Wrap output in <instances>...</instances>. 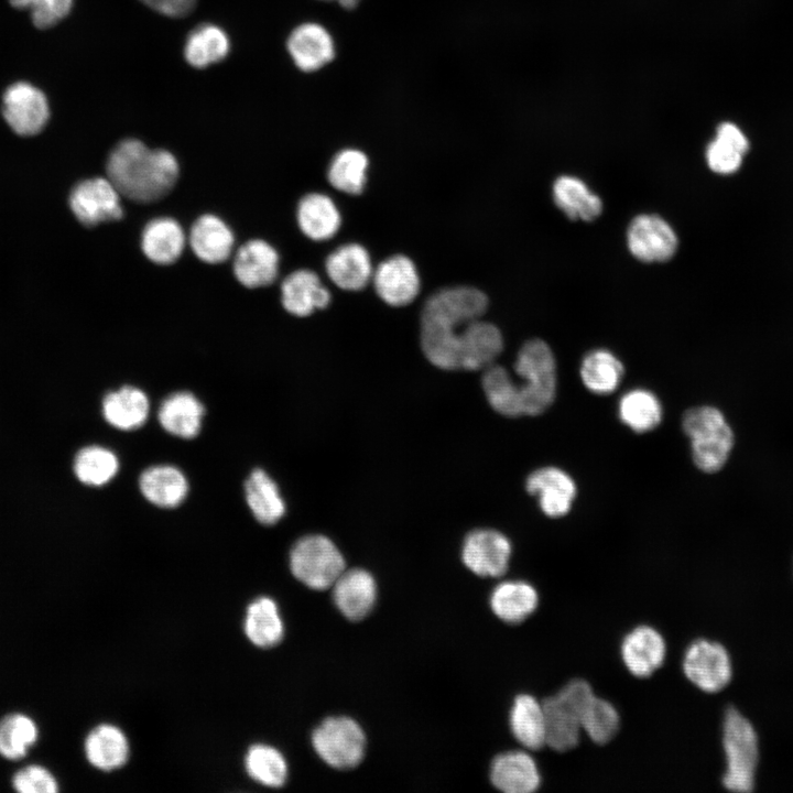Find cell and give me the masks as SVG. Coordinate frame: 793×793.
I'll return each instance as SVG.
<instances>
[{
  "label": "cell",
  "instance_id": "10",
  "mask_svg": "<svg viewBox=\"0 0 793 793\" xmlns=\"http://www.w3.org/2000/svg\"><path fill=\"white\" fill-rule=\"evenodd\" d=\"M120 198V193L108 177H93L73 187L69 207L79 222L93 227L122 218Z\"/></svg>",
  "mask_w": 793,
  "mask_h": 793
},
{
  "label": "cell",
  "instance_id": "26",
  "mask_svg": "<svg viewBox=\"0 0 793 793\" xmlns=\"http://www.w3.org/2000/svg\"><path fill=\"white\" fill-rule=\"evenodd\" d=\"M296 218L302 232L315 241L334 237L341 222L333 199L321 193L307 194L300 200Z\"/></svg>",
  "mask_w": 793,
  "mask_h": 793
},
{
  "label": "cell",
  "instance_id": "46",
  "mask_svg": "<svg viewBox=\"0 0 793 793\" xmlns=\"http://www.w3.org/2000/svg\"><path fill=\"white\" fill-rule=\"evenodd\" d=\"M74 0H10L17 9H28L35 26L46 29L55 25L72 10Z\"/></svg>",
  "mask_w": 793,
  "mask_h": 793
},
{
  "label": "cell",
  "instance_id": "25",
  "mask_svg": "<svg viewBox=\"0 0 793 793\" xmlns=\"http://www.w3.org/2000/svg\"><path fill=\"white\" fill-rule=\"evenodd\" d=\"M186 238L181 225L173 218L150 220L141 235L144 256L156 264H171L182 254Z\"/></svg>",
  "mask_w": 793,
  "mask_h": 793
},
{
  "label": "cell",
  "instance_id": "13",
  "mask_svg": "<svg viewBox=\"0 0 793 793\" xmlns=\"http://www.w3.org/2000/svg\"><path fill=\"white\" fill-rule=\"evenodd\" d=\"M627 243L634 258L642 262H664L677 249V236L663 218L656 215H639L632 219L627 231Z\"/></svg>",
  "mask_w": 793,
  "mask_h": 793
},
{
  "label": "cell",
  "instance_id": "8",
  "mask_svg": "<svg viewBox=\"0 0 793 793\" xmlns=\"http://www.w3.org/2000/svg\"><path fill=\"white\" fill-rule=\"evenodd\" d=\"M315 752L328 765L346 770L358 765L365 754L366 737L357 721L349 717H329L312 734Z\"/></svg>",
  "mask_w": 793,
  "mask_h": 793
},
{
  "label": "cell",
  "instance_id": "22",
  "mask_svg": "<svg viewBox=\"0 0 793 793\" xmlns=\"http://www.w3.org/2000/svg\"><path fill=\"white\" fill-rule=\"evenodd\" d=\"M283 307L292 315L305 317L315 309L327 307L332 300L329 291L318 275L311 270H297L289 274L281 285Z\"/></svg>",
  "mask_w": 793,
  "mask_h": 793
},
{
  "label": "cell",
  "instance_id": "4",
  "mask_svg": "<svg viewBox=\"0 0 793 793\" xmlns=\"http://www.w3.org/2000/svg\"><path fill=\"white\" fill-rule=\"evenodd\" d=\"M514 371L521 379L517 383L523 415L543 413L556 394V362L550 346L541 339L526 341L517 355Z\"/></svg>",
  "mask_w": 793,
  "mask_h": 793
},
{
  "label": "cell",
  "instance_id": "16",
  "mask_svg": "<svg viewBox=\"0 0 793 793\" xmlns=\"http://www.w3.org/2000/svg\"><path fill=\"white\" fill-rule=\"evenodd\" d=\"M666 645L662 634L650 626H639L628 632L620 645L621 659L637 677H649L664 662Z\"/></svg>",
  "mask_w": 793,
  "mask_h": 793
},
{
  "label": "cell",
  "instance_id": "27",
  "mask_svg": "<svg viewBox=\"0 0 793 793\" xmlns=\"http://www.w3.org/2000/svg\"><path fill=\"white\" fill-rule=\"evenodd\" d=\"M204 412L199 400L183 391L169 395L162 402L157 417L167 433L181 438H193L200 431Z\"/></svg>",
  "mask_w": 793,
  "mask_h": 793
},
{
  "label": "cell",
  "instance_id": "35",
  "mask_svg": "<svg viewBox=\"0 0 793 793\" xmlns=\"http://www.w3.org/2000/svg\"><path fill=\"white\" fill-rule=\"evenodd\" d=\"M246 500L256 520L265 525L276 523L285 504L274 480L262 469H254L245 484Z\"/></svg>",
  "mask_w": 793,
  "mask_h": 793
},
{
  "label": "cell",
  "instance_id": "39",
  "mask_svg": "<svg viewBox=\"0 0 793 793\" xmlns=\"http://www.w3.org/2000/svg\"><path fill=\"white\" fill-rule=\"evenodd\" d=\"M620 421L636 433L654 430L662 421L663 410L658 397L647 389H632L618 403Z\"/></svg>",
  "mask_w": 793,
  "mask_h": 793
},
{
  "label": "cell",
  "instance_id": "48",
  "mask_svg": "<svg viewBox=\"0 0 793 793\" xmlns=\"http://www.w3.org/2000/svg\"><path fill=\"white\" fill-rule=\"evenodd\" d=\"M150 9L171 18L188 14L195 8L197 0H140Z\"/></svg>",
  "mask_w": 793,
  "mask_h": 793
},
{
  "label": "cell",
  "instance_id": "43",
  "mask_svg": "<svg viewBox=\"0 0 793 793\" xmlns=\"http://www.w3.org/2000/svg\"><path fill=\"white\" fill-rule=\"evenodd\" d=\"M245 765L248 774L260 784L282 786L287 778V763L274 747L257 743L249 748Z\"/></svg>",
  "mask_w": 793,
  "mask_h": 793
},
{
  "label": "cell",
  "instance_id": "12",
  "mask_svg": "<svg viewBox=\"0 0 793 793\" xmlns=\"http://www.w3.org/2000/svg\"><path fill=\"white\" fill-rule=\"evenodd\" d=\"M512 554L509 539L492 529L471 531L464 541L461 558L467 568L481 577L502 576Z\"/></svg>",
  "mask_w": 793,
  "mask_h": 793
},
{
  "label": "cell",
  "instance_id": "14",
  "mask_svg": "<svg viewBox=\"0 0 793 793\" xmlns=\"http://www.w3.org/2000/svg\"><path fill=\"white\" fill-rule=\"evenodd\" d=\"M525 488L530 495L537 498L542 512L550 518L566 515L577 493L573 478L554 466L537 468L531 472Z\"/></svg>",
  "mask_w": 793,
  "mask_h": 793
},
{
  "label": "cell",
  "instance_id": "33",
  "mask_svg": "<svg viewBox=\"0 0 793 793\" xmlns=\"http://www.w3.org/2000/svg\"><path fill=\"white\" fill-rule=\"evenodd\" d=\"M84 748L87 760L104 771L120 768L129 757L127 737L118 727L110 724L95 727L88 734Z\"/></svg>",
  "mask_w": 793,
  "mask_h": 793
},
{
  "label": "cell",
  "instance_id": "42",
  "mask_svg": "<svg viewBox=\"0 0 793 793\" xmlns=\"http://www.w3.org/2000/svg\"><path fill=\"white\" fill-rule=\"evenodd\" d=\"M367 155L357 149H345L332 160L327 177L330 185L344 193L358 195L366 185Z\"/></svg>",
  "mask_w": 793,
  "mask_h": 793
},
{
  "label": "cell",
  "instance_id": "5",
  "mask_svg": "<svg viewBox=\"0 0 793 793\" xmlns=\"http://www.w3.org/2000/svg\"><path fill=\"white\" fill-rule=\"evenodd\" d=\"M594 695L591 686L586 681L576 678L542 702L546 725V745L550 748L564 752L578 745L582 716Z\"/></svg>",
  "mask_w": 793,
  "mask_h": 793
},
{
  "label": "cell",
  "instance_id": "15",
  "mask_svg": "<svg viewBox=\"0 0 793 793\" xmlns=\"http://www.w3.org/2000/svg\"><path fill=\"white\" fill-rule=\"evenodd\" d=\"M371 280L379 297L391 306L408 305L420 292L417 270L412 260L402 254L382 261L373 270Z\"/></svg>",
  "mask_w": 793,
  "mask_h": 793
},
{
  "label": "cell",
  "instance_id": "30",
  "mask_svg": "<svg viewBox=\"0 0 793 793\" xmlns=\"http://www.w3.org/2000/svg\"><path fill=\"white\" fill-rule=\"evenodd\" d=\"M510 728L519 743L529 750L546 745V725L543 705L529 694L518 695L510 710Z\"/></svg>",
  "mask_w": 793,
  "mask_h": 793
},
{
  "label": "cell",
  "instance_id": "36",
  "mask_svg": "<svg viewBox=\"0 0 793 793\" xmlns=\"http://www.w3.org/2000/svg\"><path fill=\"white\" fill-rule=\"evenodd\" d=\"M579 373L587 390L597 395H607L619 387L624 368L611 351L595 349L583 358Z\"/></svg>",
  "mask_w": 793,
  "mask_h": 793
},
{
  "label": "cell",
  "instance_id": "19",
  "mask_svg": "<svg viewBox=\"0 0 793 793\" xmlns=\"http://www.w3.org/2000/svg\"><path fill=\"white\" fill-rule=\"evenodd\" d=\"M491 783L506 793H532L541 784L535 760L525 751L513 750L497 756L490 767Z\"/></svg>",
  "mask_w": 793,
  "mask_h": 793
},
{
  "label": "cell",
  "instance_id": "2",
  "mask_svg": "<svg viewBox=\"0 0 793 793\" xmlns=\"http://www.w3.org/2000/svg\"><path fill=\"white\" fill-rule=\"evenodd\" d=\"M107 175L121 196L137 203H153L174 187L178 163L166 150L150 149L140 140L124 139L108 156Z\"/></svg>",
  "mask_w": 793,
  "mask_h": 793
},
{
  "label": "cell",
  "instance_id": "1",
  "mask_svg": "<svg viewBox=\"0 0 793 793\" xmlns=\"http://www.w3.org/2000/svg\"><path fill=\"white\" fill-rule=\"evenodd\" d=\"M487 306V296L472 286H452L432 294L421 315V347L426 359L444 370L459 369L461 332L480 318Z\"/></svg>",
  "mask_w": 793,
  "mask_h": 793
},
{
  "label": "cell",
  "instance_id": "9",
  "mask_svg": "<svg viewBox=\"0 0 793 793\" xmlns=\"http://www.w3.org/2000/svg\"><path fill=\"white\" fill-rule=\"evenodd\" d=\"M682 666L687 680L706 693L721 691L732 675L730 656L725 647L706 639L689 644Z\"/></svg>",
  "mask_w": 793,
  "mask_h": 793
},
{
  "label": "cell",
  "instance_id": "41",
  "mask_svg": "<svg viewBox=\"0 0 793 793\" xmlns=\"http://www.w3.org/2000/svg\"><path fill=\"white\" fill-rule=\"evenodd\" d=\"M119 461L113 452L98 445L83 447L73 461L76 478L84 485L99 487L117 474Z\"/></svg>",
  "mask_w": 793,
  "mask_h": 793
},
{
  "label": "cell",
  "instance_id": "28",
  "mask_svg": "<svg viewBox=\"0 0 793 793\" xmlns=\"http://www.w3.org/2000/svg\"><path fill=\"white\" fill-rule=\"evenodd\" d=\"M539 606L536 589L524 580H506L490 595V607L502 621L515 624L531 616Z\"/></svg>",
  "mask_w": 793,
  "mask_h": 793
},
{
  "label": "cell",
  "instance_id": "23",
  "mask_svg": "<svg viewBox=\"0 0 793 793\" xmlns=\"http://www.w3.org/2000/svg\"><path fill=\"white\" fill-rule=\"evenodd\" d=\"M325 268L329 279L346 291L363 289L373 274L370 256L358 243L338 247L327 257Z\"/></svg>",
  "mask_w": 793,
  "mask_h": 793
},
{
  "label": "cell",
  "instance_id": "32",
  "mask_svg": "<svg viewBox=\"0 0 793 793\" xmlns=\"http://www.w3.org/2000/svg\"><path fill=\"white\" fill-rule=\"evenodd\" d=\"M552 193L555 205L572 220L593 221L602 211L600 197L578 177H557Z\"/></svg>",
  "mask_w": 793,
  "mask_h": 793
},
{
  "label": "cell",
  "instance_id": "6",
  "mask_svg": "<svg viewBox=\"0 0 793 793\" xmlns=\"http://www.w3.org/2000/svg\"><path fill=\"white\" fill-rule=\"evenodd\" d=\"M726 772L724 786L732 792H751L758 764V738L751 723L736 708L729 707L724 718Z\"/></svg>",
  "mask_w": 793,
  "mask_h": 793
},
{
  "label": "cell",
  "instance_id": "17",
  "mask_svg": "<svg viewBox=\"0 0 793 793\" xmlns=\"http://www.w3.org/2000/svg\"><path fill=\"white\" fill-rule=\"evenodd\" d=\"M503 348L498 327L480 318L468 323L459 343V369L485 370L493 365Z\"/></svg>",
  "mask_w": 793,
  "mask_h": 793
},
{
  "label": "cell",
  "instance_id": "40",
  "mask_svg": "<svg viewBox=\"0 0 793 793\" xmlns=\"http://www.w3.org/2000/svg\"><path fill=\"white\" fill-rule=\"evenodd\" d=\"M481 382L486 398L496 412L508 417L523 415L518 383L511 378L506 368L497 365L487 367Z\"/></svg>",
  "mask_w": 793,
  "mask_h": 793
},
{
  "label": "cell",
  "instance_id": "24",
  "mask_svg": "<svg viewBox=\"0 0 793 793\" xmlns=\"http://www.w3.org/2000/svg\"><path fill=\"white\" fill-rule=\"evenodd\" d=\"M188 242L198 259L216 264L229 258L235 237L224 220L215 215L205 214L193 224Z\"/></svg>",
  "mask_w": 793,
  "mask_h": 793
},
{
  "label": "cell",
  "instance_id": "7",
  "mask_svg": "<svg viewBox=\"0 0 793 793\" xmlns=\"http://www.w3.org/2000/svg\"><path fill=\"white\" fill-rule=\"evenodd\" d=\"M290 567L305 586L324 590L332 587L345 571V560L328 537L312 534L301 537L293 545Z\"/></svg>",
  "mask_w": 793,
  "mask_h": 793
},
{
  "label": "cell",
  "instance_id": "49",
  "mask_svg": "<svg viewBox=\"0 0 793 793\" xmlns=\"http://www.w3.org/2000/svg\"><path fill=\"white\" fill-rule=\"evenodd\" d=\"M335 1H337L343 8L352 9L359 3L360 0H335Z\"/></svg>",
  "mask_w": 793,
  "mask_h": 793
},
{
  "label": "cell",
  "instance_id": "38",
  "mask_svg": "<svg viewBox=\"0 0 793 793\" xmlns=\"http://www.w3.org/2000/svg\"><path fill=\"white\" fill-rule=\"evenodd\" d=\"M748 148V140L742 131L731 122H723L706 150L708 166L719 174L734 173L739 169Z\"/></svg>",
  "mask_w": 793,
  "mask_h": 793
},
{
  "label": "cell",
  "instance_id": "11",
  "mask_svg": "<svg viewBox=\"0 0 793 793\" xmlns=\"http://www.w3.org/2000/svg\"><path fill=\"white\" fill-rule=\"evenodd\" d=\"M2 115L19 135L30 137L43 130L50 118L45 94L26 82L10 85L2 96Z\"/></svg>",
  "mask_w": 793,
  "mask_h": 793
},
{
  "label": "cell",
  "instance_id": "18",
  "mask_svg": "<svg viewBox=\"0 0 793 793\" xmlns=\"http://www.w3.org/2000/svg\"><path fill=\"white\" fill-rule=\"evenodd\" d=\"M332 587L334 601L347 619L361 620L372 610L377 585L369 572L361 568L344 571Z\"/></svg>",
  "mask_w": 793,
  "mask_h": 793
},
{
  "label": "cell",
  "instance_id": "34",
  "mask_svg": "<svg viewBox=\"0 0 793 793\" xmlns=\"http://www.w3.org/2000/svg\"><path fill=\"white\" fill-rule=\"evenodd\" d=\"M230 41L227 33L218 25L204 23L187 35L184 45V57L195 68H205L227 57Z\"/></svg>",
  "mask_w": 793,
  "mask_h": 793
},
{
  "label": "cell",
  "instance_id": "20",
  "mask_svg": "<svg viewBox=\"0 0 793 793\" xmlns=\"http://www.w3.org/2000/svg\"><path fill=\"white\" fill-rule=\"evenodd\" d=\"M286 47L294 64L303 72L317 70L335 56L330 34L317 23L296 26L287 39Z\"/></svg>",
  "mask_w": 793,
  "mask_h": 793
},
{
  "label": "cell",
  "instance_id": "44",
  "mask_svg": "<svg viewBox=\"0 0 793 793\" xmlns=\"http://www.w3.org/2000/svg\"><path fill=\"white\" fill-rule=\"evenodd\" d=\"M39 736L33 719L21 713H13L0 720V754L9 760L23 758Z\"/></svg>",
  "mask_w": 793,
  "mask_h": 793
},
{
  "label": "cell",
  "instance_id": "31",
  "mask_svg": "<svg viewBox=\"0 0 793 793\" xmlns=\"http://www.w3.org/2000/svg\"><path fill=\"white\" fill-rule=\"evenodd\" d=\"M149 408L145 393L128 385L106 394L101 404L105 420L122 431L140 427L148 419Z\"/></svg>",
  "mask_w": 793,
  "mask_h": 793
},
{
  "label": "cell",
  "instance_id": "37",
  "mask_svg": "<svg viewBox=\"0 0 793 793\" xmlns=\"http://www.w3.org/2000/svg\"><path fill=\"white\" fill-rule=\"evenodd\" d=\"M243 626L247 638L260 648L278 644L284 634L279 607L270 597H260L248 606Z\"/></svg>",
  "mask_w": 793,
  "mask_h": 793
},
{
  "label": "cell",
  "instance_id": "45",
  "mask_svg": "<svg viewBox=\"0 0 793 793\" xmlns=\"http://www.w3.org/2000/svg\"><path fill=\"white\" fill-rule=\"evenodd\" d=\"M620 718L616 707L594 695L582 716V731L597 745L609 742L619 729Z\"/></svg>",
  "mask_w": 793,
  "mask_h": 793
},
{
  "label": "cell",
  "instance_id": "3",
  "mask_svg": "<svg viewBox=\"0 0 793 793\" xmlns=\"http://www.w3.org/2000/svg\"><path fill=\"white\" fill-rule=\"evenodd\" d=\"M682 428L691 442L695 466L706 474H715L728 461L735 435L724 413L711 405L688 409L682 417Z\"/></svg>",
  "mask_w": 793,
  "mask_h": 793
},
{
  "label": "cell",
  "instance_id": "21",
  "mask_svg": "<svg viewBox=\"0 0 793 793\" xmlns=\"http://www.w3.org/2000/svg\"><path fill=\"white\" fill-rule=\"evenodd\" d=\"M279 254L267 241L252 239L243 243L233 259V274L246 287L271 284L278 276Z\"/></svg>",
  "mask_w": 793,
  "mask_h": 793
},
{
  "label": "cell",
  "instance_id": "29",
  "mask_svg": "<svg viewBox=\"0 0 793 793\" xmlns=\"http://www.w3.org/2000/svg\"><path fill=\"white\" fill-rule=\"evenodd\" d=\"M139 486L144 498L161 508L177 507L188 491L184 474L170 465H157L145 469L140 476Z\"/></svg>",
  "mask_w": 793,
  "mask_h": 793
},
{
  "label": "cell",
  "instance_id": "47",
  "mask_svg": "<svg viewBox=\"0 0 793 793\" xmlns=\"http://www.w3.org/2000/svg\"><path fill=\"white\" fill-rule=\"evenodd\" d=\"M12 785L20 793H55L58 784L44 767L31 764L20 769L12 778Z\"/></svg>",
  "mask_w": 793,
  "mask_h": 793
}]
</instances>
